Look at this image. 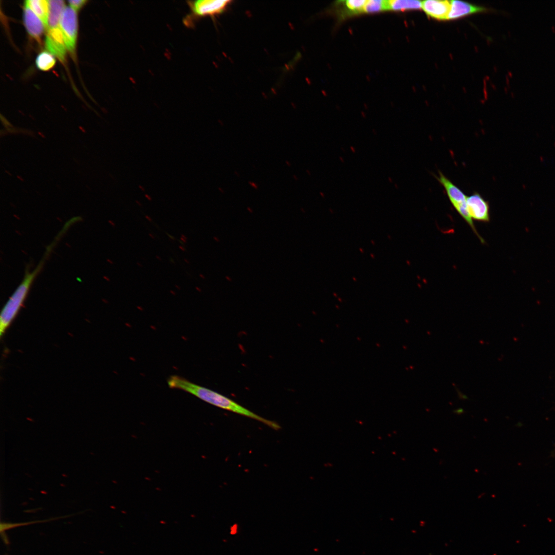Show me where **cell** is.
<instances>
[{
	"label": "cell",
	"mask_w": 555,
	"mask_h": 555,
	"mask_svg": "<svg viewBox=\"0 0 555 555\" xmlns=\"http://www.w3.org/2000/svg\"><path fill=\"white\" fill-rule=\"evenodd\" d=\"M167 383L170 388L186 391L217 407L256 420L275 430L280 428L279 425L275 422L260 416L229 398L193 383L184 378L172 375L169 378Z\"/></svg>",
	"instance_id": "obj_1"
},
{
	"label": "cell",
	"mask_w": 555,
	"mask_h": 555,
	"mask_svg": "<svg viewBox=\"0 0 555 555\" xmlns=\"http://www.w3.org/2000/svg\"><path fill=\"white\" fill-rule=\"evenodd\" d=\"M54 245L55 243L53 242L47 247L44 256L33 270L30 271L29 269L25 271L23 280L3 308L0 316L1 335L5 332L21 309L28 295L32 283L43 269L45 263L50 254Z\"/></svg>",
	"instance_id": "obj_2"
},
{
	"label": "cell",
	"mask_w": 555,
	"mask_h": 555,
	"mask_svg": "<svg viewBox=\"0 0 555 555\" xmlns=\"http://www.w3.org/2000/svg\"><path fill=\"white\" fill-rule=\"evenodd\" d=\"M436 178L445 189L450 202L458 213L469 225L480 242L485 243V240L477 232L473 221L468 212L466 202L467 196L441 172H438V176H436Z\"/></svg>",
	"instance_id": "obj_3"
},
{
	"label": "cell",
	"mask_w": 555,
	"mask_h": 555,
	"mask_svg": "<svg viewBox=\"0 0 555 555\" xmlns=\"http://www.w3.org/2000/svg\"><path fill=\"white\" fill-rule=\"evenodd\" d=\"M60 26L67 50L73 53L78 34V20L76 11L71 7H66L64 9L60 20Z\"/></svg>",
	"instance_id": "obj_4"
},
{
	"label": "cell",
	"mask_w": 555,
	"mask_h": 555,
	"mask_svg": "<svg viewBox=\"0 0 555 555\" xmlns=\"http://www.w3.org/2000/svg\"><path fill=\"white\" fill-rule=\"evenodd\" d=\"M231 1L198 0L188 2L192 15L195 17L213 16L222 13Z\"/></svg>",
	"instance_id": "obj_5"
},
{
	"label": "cell",
	"mask_w": 555,
	"mask_h": 555,
	"mask_svg": "<svg viewBox=\"0 0 555 555\" xmlns=\"http://www.w3.org/2000/svg\"><path fill=\"white\" fill-rule=\"evenodd\" d=\"M466 202L467 211L472 219L483 223L490 221L489 202L479 193L474 192L467 196Z\"/></svg>",
	"instance_id": "obj_6"
},
{
	"label": "cell",
	"mask_w": 555,
	"mask_h": 555,
	"mask_svg": "<svg viewBox=\"0 0 555 555\" xmlns=\"http://www.w3.org/2000/svg\"><path fill=\"white\" fill-rule=\"evenodd\" d=\"M46 48L57 57L61 62H64L66 55V45L62 32L59 27L48 29L45 41Z\"/></svg>",
	"instance_id": "obj_7"
},
{
	"label": "cell",
	"mask_w": 555,
	"mask_h": 555,
	"mask_svg": "<svg viewBox=\"0 0 555 555\" xmlns=\"http://www.w3.org/2000/svg\"><path fill=\"white\" fill-rule=\"evenodd\" d=\"M450 7L451 2L449 1L428 0L422 2L421 8L426 14L439 21L447 20Z\"/></svg>",
	"instance_id": "obj_8"
},
{
	"label": "cell",
	"mask_w": 555,
	"mask_h": 555,
	"mask_svg": "<svg viewBox=\"0 0 555 555\" xmlns=\"http://www.w3.org/2000/svg\"><path fill=\"white\" fill-rule=\"evenodd\" d=\"M451 7L447 20H455L470 14L484 12L486 9L465 2L450 1Z\"/></svg>",
	"instance_id": "obj_9"
},
{
	"label": "cell",
	"mask_w": 555,
	"mask_h": 555,
	"mask_svg": "<svg viewBox=\"0 0 555 555\" xmlns=\"http://www.w3.org/2000/svg\"><path fill=\"white\" fill-rule=\"evenodd\" d=\"M24 22L28 33L32 37L39 40L45 27L41 19L26 6H25L24 10Z\"/></svg>",
	"instance_id": "obj_10"
},
{
	"label": "cell",
	"mask_w": 555,
	"mask_h": 555,
	"mask_svg": "<svg viewBox=\"0 0 555 555\" xmlns=\"http://www.w3.org/2000/svg\"><path fill=\"white\" fill-rule=\"evenodd\" d=\"M25 6L31 10L41 19L46 28H48L49 14L48 1L29 0L25 2Z\"/></svg>",
	"instance_id": "obj_11"
},
{
	"label": "cell",
	"mask_w": 555,
	"mask_h": 555,
	"mask_svg": "<svg viewBox=\"0 0 555 555\" xmlns=\"http://www.w3.org/2000/svg\"><path fill=\"white\" fill-rule=\"evenodd\" d=\"M48 29L57 28L65 6L64 1L50 0L48 1Z\"/></svg>",
	"instance_id": "obj_12"
},
{
	"label": "cell",
	"mask_w": 555,
	"mask_h": 555,
	"mask_svg": "<svg viewBox=\"0 0 555 555\" xmlns=\"http://www.w3.org/2000/svg\"><path fill=\"white\" fill-rule=\"evenodd\" d=\"M422 7V2L415 0H391L388 1L389 10L404 11L419 9Z\"/></svg>",
	"instance_id": "obj_13"
},
{
	"label": "cell",
	"mask_w": 555,
	"mask_h": 555,
	"mask_svg": "<svg viewBox=\"0 0 555 555\" xmlns=\"http://www.w3.org/2000/svg\"><path fill=\"white\" fill-rule=\"evenodd\" d=\"M55 64V60L53 56L46 51L40 53L36 59V66L41 70H49L54 66Z\"/></svg>",
	"instance_id": "obj_14"
},
{
	"label": "cell",
	"mask_w": 555,
	"mask_h": 555,
	"mask_svg": "<svg viewBox=\"0 0 555 555\" xmlns=\"http://www.w3.org/2000/svg\"><path fill=\"white\" fill-rule=\"evenodd\" d=\"M386 10H388V1L369 0L366 1L363 12L374 13Z\"/></svg>",
	"instance_id": "obj_15"
},
{
	"label": "cell",
	"mask_w": 555,
	"mask_h": 555,
	"mask_svg": "<svg viewBox=\"0 0 555 555\" xmlns=\"http://www.w3.org/2000/svg\"><path fill=\"white\" fill-rule=\"evenodd\" d=\"M366 2L365 0H347L345 1L346 7L351 12H363L364 6Z\"/></svg>",
	"instance_id": "obj_16"
},
{
	"label": "cell",
	"mask_w": 555,
	"mask_h": 555,
	"mask_svg": "<svg viewBox=\"0 0 555 555\" xmlns=\"http://www.w3.org/2000/svg\"><path fill=\"white\" fill-rule=\"evenodd\" d=\"M69 4L70 7L72 8L75 10H78L83 7L84 5L86 3L84 0H78V1H69Z\"/></svg>",
	"instance_id": "obj_17"
},
{
	"label": "cell",
	"mask_w": 555,
	"mask_h": 555,
	"mask_svg": "<svg viewBox=\"0 0 555 555\" xmlns=\"http://www.w3.org/2000/svg\"><path fill=\"white\" fill-rule=\"evenodd\" d=\"M457 394L458 395V396H459L460 399H464V400L468 399V397L466 395L463 394L461 392H460L457 389Z\"/></svg>",
	"instance_id": "obj_18"
},
{
	"label": "cell",
	"mask_w": 555,
	"mask_h": 555,
	"mask_svg": "<svg viewBox=\"0 0 555 555\" xmlns=\"http://www.w3.org/2000/svg\"><path fill=\"white\" fill-rule=\"evenodd\" d=\"M453 413H455L456 414H458V415H460V414H461L464 413V409L462 408H459L454 410Z\"/></svg>",
	"instance_id": "obj_19"
},
{
	"label": "cell",
	"mask_w": 555,
	"mask_h": 555,
	"mask_svg": "<svg viewBox=\"0 0 555 555\" xmlns=\"http://www.w3.org/2000/svg\"><path fill=\"white\" fill-rule=\"evenodd\" d=\"M180 240L184 243H186L187 241V237L184 234H181L180 237Z\"/></svg>",
	"instance_id": "obj_20"
},
{
	"label": "cell",
	"mask_w": 555,
	"mask_h": 555,
	"mask_svg": "<svg viewBox=\"0 0 555 555\" xmlns=\"http://www.w3.org/2000/svg\"><path fill=\"white\" fill-rule=\"evenodd\" d=\"M350 150L353 153H355L356 152V148L353 146H350Z\"/></svg>",
	"instance_id": "obj_21"
},
{
	"label": "cell",
	"mask_w": 555,
	"mask_h": 555,
	"mask_svg": "<svg viewBox=\"0 0 555 555\" xmlns=\"http://www.w3.org/2000/svg\"><path fill=\"white\" fill-rule=\"evenodd\" d=\"M339 160H340V161H341V162L342 163H344V161H344V158H343V157H342V156H339Z\"/></svg>",
	"instance_id": "obj_22"
},
{
	"label": "cell",
	"mask_w": 555,
	"mask_h": 555,
	"mask_svg": "<svg viewBox=\"0 0 555 555\" xmlns=\"http://www.w3.org/2000/svg\"><path fill=\"white\" fill-rule=\"evenodd\" d=\"M179 249H181V250H182V251H185L186 250V249H185V248H184V247H183V246H179Z\"/></svg>",
	"instance_id": "obj_23"
},
{
	"label": "cell",
	"mask_w": 555,
	"mask_h": 555,
	"mask_svg": "<svg viewBox=\"0 0 555 555\" xmlns=\"http://www.w3.org/2000/svg\"><path fill=\"white\" fill-rule=\"evenodd\" d=\"M145 218H146V219H147V220H148L149 221H152V218H150V217H149V216H147V215H146V216H145Z\"/></svg>",
	"instance_id": "obj_24"
},
{
	"label": "cell",
	"mask_w": 555,
	"mask_h": 555,
	"mask_svg": "<svg viewBox=\"0 0 555 555\" xmlns=\"http://www.w3.org/2000/svg\"><path fill=\"white\" fill-rule=\"evenodd\" d=\"M372 132L375 135H377V132H376V131L375 129L373 128L372 129Z\"/></svg>",
	"instance_id": "obj_25"
},
{
	"label": "cell",
	"mask_w": 555,
	"mask_h": 555,
	"mask_svg": "<svg viewBox=\"0 0 555 555\" xmlns=\"http://www.w3.org/2000/svg\"><path fill=\"white\" fill-rule=\"evenodd\" d=\"M387 179L389 182L392 183L393 182V180L391 177H388Z\"/></svg>",
	"instance_id": "obj_26"
},
{
	"label": "cell",
	"mask_w": 555,
	"mask_h": 555,
	"mask_svg": "<svg viewBox=\"0 0 555 555\" xmlns=\"http://www.w3.org/2000/svg\"><path fill=\"white\" fill-rule=\"evenodd\" d=\"M170 293H172V294H173V295H175V294H176V293L175 292V291H173V290H170Z\"/></svg>",
	"instance_id": "obj_27"
},
{
	"label": "cell",
	"mask_w": 555,
	"mask_h": 555,
	"mask_svg": "<svg viewBox=\"0 0 555 555\" xmlns=\"http://www.w3.org/2000/svg\"><path fill=\"white\" fill-rule=\"evenodd\" d=\"M166 234H167V235H168V236H169V237H171V238L172 239H174V237L173 236H172L170 235V234H168V233H166Z\"/></svg>",
	"instance_id": "obj_28"
},
{
	"label": "cell",
	"mask_w": 555,
	"mask_h": 555,
	"mask_svg": "<svg viewBox=\"0 0 555 555\" xmlns=\"http://www.w3.org/2000/svg\"><path fill=\"white\" fill-rule=\"evenodd\" d=\"M175 287H176V288H177V289H178V290H180V289H181V288H180V287H179V286L178 285H175Z\"/></svg>",
	"instance_id": "obj_29"
},
{
	"label": "cell",
	"mask_w": 555,
	"mask_h": 555,
	"mask_svg": "<svg viewBox=\"0 0 555 555\" xmlns=\"http://www.w3.org/2000/svg\"><path fill=\"white\" fill-rule=\"evenodd\" d=\"M196 288V289L197 290H198V291L199 292H200V291H201V289H200V288H199V287H196V288Z\"/></svg>",
	"instance_id": "obj_30"
},
{
	"label": "cell",
	"mask_w": 555,
	"mask_h": 555,
	"mask_svg": "<svg viewBox=\"0 0 555 555\" xmlns=\"http://www.w3.org/2000/svg\"><path fill=\"white\" fill-rule=\"evenodd\" d=\"M149 236H151V237H152V238H153V239H154V238H155V237H154V236H153V235H152V234H151V233H149Z\"/></svg>",
	"instance_id": "obj_31"
},
{
	"label": "cell",
	"mask_w": 555,
	"mask_h": 555,
	"mask_svg": "<svg viewBox=\"0 0 555 555\" xmlns=\"http://www.w3.org/2000/svg\"><path fill=\"white\" fill-rule=\"evenodd\" d=\"M156 258H157V259H158L159 260H160V261H161V257H159V256H158V255H156Z\"/></svg>",
	"instance_id": "obj_32"
},
{
	"label": "cell",
	"mask_w": 555,
	"mask_h": 555,
	"mask_svg": "<svg viewBox=\"0 0 555 555\" xmlns=\"http://www.w3.org/2000/svg\"><path fill=\"white\" fill-rule=\"evenodd\" d=\"M184 261H185V262H186V263H187V264H189V263H190V262H189V261H188L187 260V259H186V258H184Z\"/></svg>",
	"instance_id": "obj_33"
},
{
	"label": "cell",
	"mask_w": 555,
	"mask_h": 555,
	"mask_svg": "<svg viewBox=\"0 0 555 555\" xmlns=\"http://www.w3.org/2000/svg\"><path fill=\"white\" fill-rule=\"evenodd\" d=\"M137 265H138L139 266H140V267H142V265H141V264H140L139 263H137Z\"/></svg>",
	"instance_id": "obj_34"
},
{
	"label": "cell",
	"mask_w": 555,
	"mask_h": 555,
	"mask_svg": "<svg viewBox=\"0 0 555 555\" xmlns=\"http://www.w3.org/2000/svg\"><path fill=\"white\" fill-rule=\"evenodd\" d=\"M320 194H321V195H322V196H323V195L324 196V194H323V192H320Z\"/></svg>",
	"instance_id": "obj_35"
},
{
	"label": "cell",
	"mask_w": 555,
	"mask_h": 555,
	"mask_svg": "<svg viewBox=\"0 0 555 555\" xmlns=\"http://www.w3.org/2000/svg\"><path fill=\"white\" fill-rule=\"evenodd\" d=\"M200 277H201V278H204V277H203V276H202V275H201V274H200Z\"/></svg>",
	"instance_id": "obj_36"
}]
</instances>
